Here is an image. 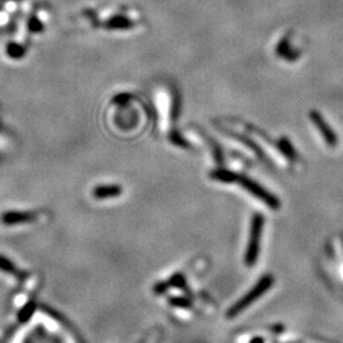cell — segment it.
Here are the masks:
<instances>
[{"mask_svg":"<svg viewBox=\"0 0 343 343\" xmlns=\"http://www.w3.org/2000/svg\"><path fill=\"white\" fill-rule=\"evenodd\" d=\"M122 193V188L116 184H110V186H98L93 191L94 197L98 200H105L110 197H117Z\"/></svg>","mask_w":343,"mask_h":343,"instance_id":"5","label":"cell"},{"mask_svg":"<svg viewBox=\"0 0 343 343\" xmlns=\"http://www.w3.org/2000/svg\"><path fill=\"white\" fill-rule=\"evenodd\" d=\"M250 343H264V342L262 338H254V339H253Z\"/></svg>","mask_w":343,"mask_h":343,"instance_id":"12","label":"cell"},{"mask_svg":"<svg viewBox=\"0 0 343 343\" xmlns=\"http://www.w3.org/2000/svg\"><path fill=\"white\" fill-rule=\"evenodd\" d=\"M167 283H163V282H159L155 285V287H154V291L157 292V294H163V292H165L167 291Z\"/></svg>","mask_w":343,"mask_h":343,"instance_id":"11","label":"cell"},{"mask_svg":"<svg viewBox=\"0 0 343 343\" xmlns=\"http://www.w3.org/2000/svg\"><path fill=\"white\" fill-rule=\"evenodd\" d=\"M310 117H311V120L315 122L316 126L319 127V130H320V132L323 134L324 139L327 140V143L329 144V145H334V144H337V137H335L334 134L330 131V129L328 127V125L325 124L323 120H321L320 115H319L318 112H311Z\"/></svg>","mask_w":343,"mask_h":343,"instance_id":"4","label":"cell"},{"mask_svg":"<svg viewBox=\"0 0 343 343\" xmlns=\"http://www.w3.org/2000/svg\"><path fill=\"white\" fill-rule=\"evenodd\" d=\"M169 302L172 305H174V306H178V307L191 306V302L187 299H182V297H173V299L169 300Z\"/></svg>","mask_w":343,"mask_h":343,"instance_id":"9","label":"cell"},{"mask_svg":"<svg viewBox=\"0 0 343 343\" xmlns=\"http://www.w3.org/2000/svg\"><path fill=\"white\" fill-rule=\"evenodd\" d=\"M238 181L240 182V184H242L243 187H244V190H247L250 195L255 196L258 200H261L262 202L266 203V205L268 206V207H271L272 210H277L278 207H280V201H278V198L276 197V196L272 195V193H269L267 190H264L261 184L252 181V179L247 178V177H240V178H238Z\"/></svg>","mask_w":343,"mask_h":343,"instance_id":"3","label":"cell"},{"mask_svg":"<svg viewBox=\"0 0 343 343\" xmlns=\"http://www.w3.org/2000/svg\"><path fill=\"white\" fill-rule=\"evenodd\" d=\"M264 219L261 214H255L252 219L250 224V234L249 242L247 245V252H245V263L247 266H254L257 263L259 254V247H261V236L263 231Z\"/></svg>","mask_w":343,"mask_h":343,"instance_id":"2","label":"cell"},{"mask_svg":"<svg viewBox=\"0 0 343 343\" xmlns=\"http://www.w3.org/2000/svg\"><path fill=\"white\" fill-rule=\"evenodd\" d=\"M170 283H172L174 287L183 288L184 285H186V281H184V277L182 276V274L177 273V274H174L173 277L170 278Z\"/></svg>","mask_w":343,"mask_h":343,"instance_id":"8","label":"cell"},{"mask_svg":"<svg viewBox=\"0 0 343 343\" xmlns=\"http://www.w3.org/2000/svg\"><path fill=\"white\" fill-rule=\"evenodd\" d=\"M273 285V277L269 276V274H266L263 277H261V280L258 282L255 283V286H253L249 291L244 296H242L233 306L230 307L228 310V316L229 318H233V316H236L238 314H240L242 311H244L249 305H252L253 302L257 301L262 295H264L267 291L271 288V286Z\"/></svg>","mask_w":343,"mask_h":343,"instance_id":"1","label":"cell"},{"mask_svg":"<svg viewBox=\"0 0 343 343\" xmlns=\"http://www.w3.org/2000/svg\"><path fill=\"white\" fill-rule=\"evenodd\" d=\"M0 268L4 269V271H8V272H12V273H14V266L11 263V262L8 261V259H6L4 257H0Z\"/></svg>","mask_w":343,"mask_h":343,"instance_id":"10","label":"cell"},{"mask_svg":"<svg viewBox=\"0 0 343 343\" xmlns=\"http://www.w3.org/2000/svg\"><path fill=\"white\" fill-rule=\"evenodd\" d=\"M212 179H216V181L220 182H225V183H229V182H234L236 181V174L231 173L229 170L225 169H219V170H214L211 173Z\"/></svg>","mask_w":343,"mask_h":343,"instance_id":"7","label":"cell"},{"mask_svg":"<svg viewBox=\"0 0 343 343\" xmlns=\"http://www.w3.org/2000/svg\"><path fill=\"white\" fill-rule=\"evenodd\" d=\"M33 217L32 214L27 212H7L3 215V222L7 225H13V224H20V222L31 221Z\"/></svg>","mask_w":343,"mask_h":343,"instance_id":"6","label":"cell"}]
</instances>
